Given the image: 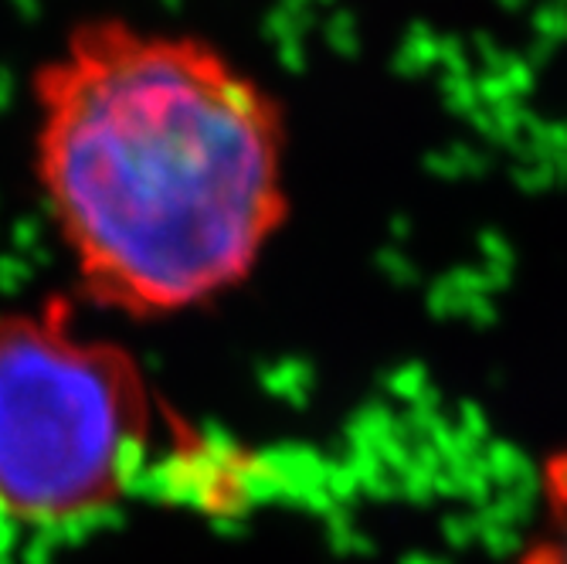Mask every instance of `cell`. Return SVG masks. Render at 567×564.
Segmentation results:
<instances>
[{
	"label": "cell",
	"mask_w": 567,
	"mask_h": 564,
	"mask_svg": "<svg viewBox=\"0 0 567 564\" xmlns=\"http://www.w3.org/2000/svg\"><path fill=\"white\" fill-rule=\"evenodd\" d=\"M157 408L133 353L65 302L0 314V517L65 527L116 506L153 445Z\"/></svg>",
	"instance_id": "2"
},
{
	"label": "cell",
	"mask_w": 567,
	"mask_h": 564,
	"mask_svg": "<svg viewBox=\"0 0 567 564\" xmlns=\"http://www.w3.org/2000/svg\"><path fill=\"white\" fill-rule=\"evenodd\" d=\"M31 95L44 208L106 314L200 310L286 228V113L218 44L85 21L38 65Z\"/></svg>",
	"instance_id": "1"
},
{
	"label": "cell",
	"mask_w": 567,
	"mask_h": 564,
	"mask_svg": "<svg viewBox=\"0 0 567 564\" xmlns=\"http://www.w3.org/2000/svg\"><path fill=\"white\" fill-rule=\"evenodd\" d=\"M524 564H567V449L544 463V527Z\"/></svg>",
	"instance_id": "3"
}]
</instances>
